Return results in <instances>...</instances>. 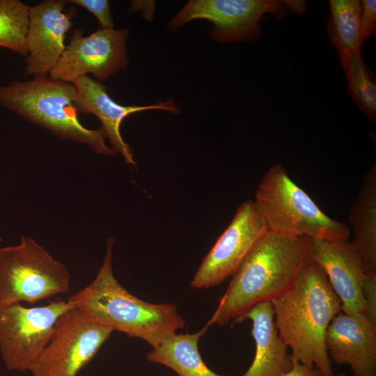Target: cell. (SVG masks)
<instances>
[{
    "instance_id": "obj_15",
    "label": "cell",
    "mask_w": 376,
    "mask_h": 376,
    "mask_svg": "<svg viewBox=\"0 0 376 376\" xmlns=\"http://www.w3.org/2000/svg\"><path fill=\"white\" fill-rule=\"evenodd\" d=\"M325 343L331 361L348 365L354 376H376V326L363 313L340 312L327 328Z\"/></svg>"
},
{
    "instance_id": "obj_17",
    "label": "cell",
    "mask_w": 376,
    "mask_h": 376,
    "mask_svg": "<svg viewBox=\"0 0 376 376\" xmlns=\"http://www.w3.org/2000/svg\"><path fill=\"white\" fill-rule=\"evenodd\" d=\"M349 221L354 231L352 242L359 250L366 274L376 277V164L363 178L352 203Z\"/></svg>"
},
{
    "instance_id": "obj_26",
    "label": "cell",
    "mask_w": 376,
    "mask_h": 376,
    "mask_svg": "<svg viewBox=\"0 0 376 376\" xmlns=\"http://www.w3.org/2000/svg\"><path fill=\"white\" fill-rule=\"evenodd\" d=\"M292 359V367L284 376H324L316 368H309Z\"/></svg>"
},
{
    "instance_id": "obj_1",
    "label": "cell",
    "mask_w": 376,
    "mask_h": 376,
    "mask_svg": "<svg viewBox=\"0 0 376 376\" xmlns=\"http://www.w3.org/2000/svg\"><path fill=\"white\" fill-rule=\"evenodd\" d=\"M271 302L278 335L291 357L324 376L333 375L325 337L342 311L341 301L322 269L307 258L292 287Z\"/></svg>"
},
{
    "instance_id": "obj_20",
    "label": "cell",
    "mask_w": 376,
    "mask_h": 376,
    "mask_svg": "<svg viewBox=\"0 0 376 376\" xmlns=\"http://www.w3.org/2000/svg\"><path fill=\"white\" fill-rule=\"evenodd\" d=\"M339 59L353 101L368 118L376 121V81L373 73L364 63L361 52H338Z\"/></svg>"
},
{
    "instance_id": "obj_8",
    "label": "cell",
    "mask_w": 376,
    "mask_h": 376,
    "mask_svg": "<svg viewBox=\"0 0 376 376\" xmlns=\"http://www.w3.org/2000/svg\"><path fill=\"white\" fill-rule=\"evenodd\" d=\"M113 331L73 307L58 318L49 343L29 372L32 376H77Z\"/></svg>"
},
{
    "instance_id": "obj_10",
    "label": "cell",
    "mask_w": 376,
    "mask_h": 376,
    "mask_svg": "<svg viewBox=\"0 0 376 376\" xmlns=\"http://www.w3.org/2000/svg\"><path fill=\"white\" fill-rule=\"evenodd\" d=\"M129 33L127 28H100L84 36L82 29H75L49 76L69 83L87 74H92L100 81L107 79L129 64L126 46Z\"/></svg>"
},
{
    "instance_id": "obj_6",
    "label": "cell",
    "mask_w": 376,
    "mask_h": 376,
    "mask_svg": "<svg viewBox=\"0 0 376 376\" xmlns=\"http://www.w3.org/2000/svg\"><path fill=\"white\" fill-rule=\"evenodd\" d=\"M67 267L33 238L0 247V306L36 304L69 290Z\"/></svg>"
},
{
    "instance_id": "obj_12",
    "label": "cell",
    "mask_w": 376,
    "mask_h": 376,
    "mask_svg": "<svg viewBox=\"0 0 376 376\" xmlns=\"http://www.w3.org/2000/svg\"><path fill=\"white\" fill-rule=\"evenodd\" d=\"M67 2L46 0L30 7L25 76H47L61 59L65 35L72 24L71 13L64 12Z\"/></svg>"
},
{
    "instance_id": "obj_18",
    "label": "cell",
    "mask_w": 376,
    "mask_h": 376,
    "mask_svg": "<svg viewBox=\"0 0 376 376\" xmlns=\"http://www.w3.org/2000/svg\"><path fill=\"white\" fill-rule=\"evenodd\" d=\"M207 327L194 334H174L152 348L147 359L171 369L178 376H226L212 371L199 352L198 342Z\"/></svg>"
},
{
    "instance_id": "obj_13",
    "label": "cell",
    "mask_w": 376,
    "mask_h": 376,
    "mask_svg": "<svg viewBox=\"0 0 376 376\" xmlns=\"http://www.w3.org/2000/svg\"><path fill=\"white\" fill-rule=\"evenodd\" d=\"M308 258L318 264L326 274L341 301L343 313H363L362 287L367 274L360 253L352 242L311 238Z\"/></svg>"
},
{
    "instance_id": "obj_23",
    "label": "cell",
    "mask_w": 376,
    "mask_h": 376,
    "mask_svg": "<svg viewBox=\"0 0 376 376\" xmlns=\"http://www.w3.org/2000/svg\"><path fill=\"white\" fill-rule=\"evenodd\" d=\"M360 40L363 42L370 36H375L376 31V1L363 0L361 1Z\"/></svg>"
},
{
    "instance_id": "obj_7",
    "label": "cell",
    "mask_w": 376,
    "mask_h": 376,
    "mask_svg": "<svg viewBox=\"0 0 376 376\" xmlns=\"http://www.w3.org/2000/svg\"><path fill=\"white\" fill-rule=\"evenodd\" d=\"M75 307L57 299L37 307L0 306V354L8 370L29 371L49 343L58 318Z\"/></svg>"
},
{
    "instance_id": "obj_21",
    "label": "cell",
    "mask_w": 376,
    "mask_h": 376,
    "mask_svg": "<svg viewBox=\"0 0 376 376\" xmlns=\"http://www.w3.org/2000/svg\"><path fill=\"white\" fill-rule=\"evenodd\" d=\"M29 8L19 0H0V47L25 57Z\"/></svg>"
},
{
    "instance_id": "obj_19",
    "label": "cell",
    "mask_w": 376,
    "mask_h": 376,
    "mask_svg": "<svg viewBox=\"0 0 376 376\" xmlns=\"http://www.w3.org/2000/svg\"><path fill=\"white\" fill-rule=\"evenodd\" d=\"M331 15L327 28L331 45L338 52H361L360 40L361 1L330 0Z\"/></svg>"
},
{
    "instance_id": "obj_29",
    "label": "cell",
    "mask_w": 376,
    "mask_h": 376,
    "mask_svg": "<svg viewBox=\"0 0 376 376\" xmlns=\"http://www.w3.org/2000/svg\"><path fill=\"white\" fill-rule=\"evenodd\" d=\"M1 242V239H0V242Z\"/></svg>"
},
{
    "instance_id": "obj_3",
    "label": "cell",
    "mask_w": 376,
    "mask_h": 376,
    "mask_svg": "<svg viewBox=\"0 0 376 376\" xmlns=\"http://www.w3.org/2000/svg\"><path fill=\"white\" fill-rule=\"evenodd\" d=\"M113 242V238L107 239L106 253L93 281L68 300L94 322L157 347L183 329L185 321L175 305L145 301L118 281L112 267Z\"/></svg>"
},
{
    "instance_id": "obj_11",
    "label": "cell",
    "mask_w": 376,
    "mask_h": 376,
    "mask_svg": "<svg viewBox=\"0 0 376 376\" xmlns=\"http://www.w3.org/2000/svg\"><path fill=\"white\" fill-rule=\"evenodd\" d=\"M267 232L254 201L242 203L230 224L203 260L191 286L207 289L232 276L254 244Z\"/></svg>"
},
{
    "instance_id": "obj_4",
    "label": "cell",
    "mask_w": 376,
    "mask_h": 376,
    "mask_svg": "<svg viewBox=\"0 0 376 376\" xmlns=\"http://www.w3.org/2000/svg\"><path fill=\"white\" fill-rule=\"evenodd\" d=\"M75 95L72 83L49 76L0 86L1 106L62 139L87 145L97 154L116 155L106 144L107 136L101 128L88 129L79 122Z\"/></svg>"
},
{
    "instance_id": "obj_5",
    "label": "cell",
    "mask_w": 376,
    "mask_h": 376,
    "mask_svg": "<svg viewBox=\"0 0 376 376\" xmlns=\"http://www.w3.org/2000/svg\"><path fill=\"white\" fill-rule=\"evenodd\" d=\"M253 201L269 232L327 242L350 237L349 227L323 212L281 164L272 165L264 175Z\"/></svg>"
},
{
    "instance_id": "obj_14",
    "label": "cell",
    "mask_w": 376,
    "mask_h": 376,
    "mask_svg": "<svg viewBox=\"0 0 376 376\" xmlns=\"http://www.w3.org/2000/svg\"><path fill=\"white\" fill-rule=\"evenodd\" d=\"M72 84L75 89L74 106L77 112L91 113L101 123V129L110 141L111 148L122 155L125 162L135 166L131 147L120 133L123 120L136 112L160 109L177 113L179 111L171 99L150 105L124 106L115 102L108 94L107 88L88 75L75 79Z\"/></svg>"
},
{
    "instance_id": "obj_27",
    "label": "cell",
    "mask_w": 376,
    "mask_h": 376,
    "mask_svg": "<svg viewBox=\"0 0 376 376\" xmlns=\"http://www.w3.org/2000/svg\"><path fill=\"white\" fill-rule=\"evenodd\" d=\"M285 6L290 8L295 13L301 14L306 8V3L302 1H283Z\"/></svg>"
},
{
    "instance_id": "obj_16",
    "label": "cell",
    "mask_w": 376,
    "mask_h": 376,
    "mask_svg": "<svg viewBox=\"0 0 376 376\" xmlns=\"http://www.w3.org/2000/svg\"><path fill=\"white\" fill-rule=\"evenodd\" d=\"M246 320L252 322L256 350L252 363L242 376H284L292 367V359L278 335L272 302L255 305L233 322Z\"/></svg>"
},
{
    "instance_id": "obj_9",
    "label": "cell",
    "mask_w": 376,
    "mask_h": 376,
    "mask_svg": "<svg viewBox=\"0 0 376 376\" xmlns=\"http://www.w3.org/2000/svg\"><path fill=\"white\" fill-rule=\"evenodd\" d=\"M270 13L279 19L287 9L277 0H189L169 22L171 31L195 19L214 24L210 38L217 42L256 41L262 36L259 21Z\"/></svg>"
},
{
    "instance_id": "obj_2",
    "label": "cell",
    "mask_w": 376,
    "mask_h": 376,
    "mask_svg": "<svg viewBox=\"0 0 376 376\" xmlns=\"http://www.w3.org/2000/svg\"><path fill=\"white\" fill-rule=\"evenodd\" d=\"M311 237L267 232L239 266L206 326H224L256 304L271 302L293 285L308 258Z\"/></svg>"
},
{
    "instance_id": "obj_28",
    "label": "cell",
    "mask_w": 376,
    "mask_h": 376,
    "mask_svg": "<svg viewBox=\"0 0 376 376\" xmlns=\"http://www.w3.org/2000/svg\"><path fill=\"white\" fill-rule=\"evenodd\" d=\"M331 376H347L344 373H338L337 374H333Z\"/></svg>"
},
{
    "instance_id": "obj_25",
    "label": "cell",
    "mask_w": 376,
    "mask_h": 376,
    "mask_svg": "<svg viewBox=\"0 0 376 376\" xmlns=\"http://www.w3.org/2000/svg\"><path fill=\"white\" fill-rule=\"evenodd\" d=\"M156 2L153 1H132L129 7L130 12L139 11L143 17L151 20L154 16Z\"/></svg>"
},
{
    "instance_id": "obj_30",
    "label": "cell",
    "mask_w": 376,
    "mask_h": 376,
    "mask_svg": "<svg viewBox=\"0 0 376 376\" xmlns=\"http://www.w3.org/2000/svg\"><path fill=\"white\" fill-rule=\"evenodd\" d=\"M0 239H1V237H0Z\"/></svg>"
},
{
    "instance_id": "obj_24",
    "label": "cell",
    "mask_w": 376,
    "mask_h": 376,
    "mask_svg": "<svg viewBox=\"0 0 376 376\" xmlns=\"http://www.w3.org/2000/svg\"><path fill=\"white\" fill-rule=\"evenodd\" d=\"M362 292L365 301L363 314L371 324L376 326V277L366 276Z\"/></svg>"
},
{
    "instance_id": "obj_22",
    "label": "cell",
    "mask_w": 376,
    "mask_h": 376,
    "mask_svg": "<svg viewBox=\"0 0 376 376\" xmlns=\"http://www.w3.org/2000/svg\"><path fill=\"white\" fill-rule=\"evenodd\" d=\"M68 2L78 5L94 15L97 19L101 29H113V19L109 1L70 0Z\"/></svg>"
}]
</instances>
